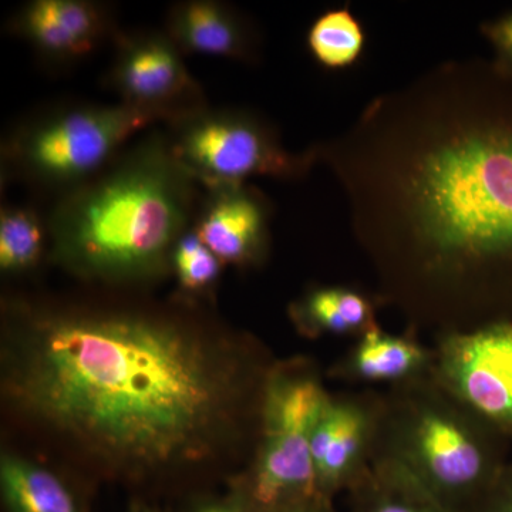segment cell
<instances>
[{
    "label": "cell",
    "instance_id": "9",
    "mask_svg": "<svg viewBox=\"0 0 512 512\" xmlns=\"http://www.w3.org/2000/svg\"><path fill=\"white\" fill-rule=\"evenodd\" d=\"M109 86L120 103L167 123L205 106L200 84L167 33L117 36Z\"/></svg>",
    "mask_w": 512,
    "mask_h": 512
},
{
    "label": "cell",
    "instance_id": "19",
    "mask_svg": "<svg viewBox=\"0 0 512 512\" xmlns=\"http://www.w3.org/2000/svg\"><path fill=\"white\" fill-rule=\"evenodd\" d=\"M49 255L46 221L29 208H3L0 214V271L28 274Z\"/></svg>",
    "mask_w": 512,
    "mask_h": 512
},
{
    "label": "cell",
    "instance_id": "15",
    "mask_svg": "<svg viewBox=\"0 0 512 512\" xmlns=\"http://www.w3.org/2000/svg\"><path fill=\"white\" fill-rule=\"evenodd\" d=\"M376 299L350 286H315L289 303L293 328L308 339L362 336L376 319Z\"/></svg>",
    "mask_w": 512,
    "mask_h": 512
},
{
    "label": "cell",
    "instance_id": "5",
    "mask_svg": "<svg viewBox=\"0 0 512 512\" xmlns=\"http://www.w3.org/2000/svg\"><path fill=\"white\" fill-rule=\"evenodd\" d=\"M329 396L315 360H275L266 377L254 454L231 480L252 512L281 511L319 497L312 437Z\"/></svg>",
    "mask_w": 512,
    "mask_h": 512
},
{
    "label": "cell",
    "instance_id": "12",
    "mask_svg": "<svg viewBox=\"0 0 512 512\" xmlns=\"http://www.w3.org/2000/svg\"><path fill=\"white\" fill-rule=\"evenodd\" d=\"M12 29L46 62L66 64L93 53L113 26L106 6L90 0H32Z\"/></svg>",
    "mask_w": 512,
    "mask_h": 512
},
{
    "label": "cell",
    "instance_id": "1",
    "mask_svg": "<svg viewBox=\"0 0 512 512\" xmlns=\"http://www.w3.org/2000/svg\"><path fill=\"white\" fill-rule=\"evenodd\" d=\"M274 362L184 295L3 302V406L106 480L154 484L249 464Z\"/></svg>",
    "mask_w": 512,
    "mask_h": 512
},
{
    "label": "cell",
    "instance_id": "13",
    "mask_svg": "<svg viewBox=\"0 0 512 512\" xmlns=\"http://www.w3.org/2000/svg\"><path fill=\"white\" fill-rule=\"evenodd\" d=\"M434 349L427 348L414 335H394L373 326L336 362L328 376L352 386L387 384L397 386L431 376Z\"/></svg>",
    "mask_w": 512,
    "mask_h": 512
},
{
    "label": "cell",
    "instance_id": "14",
    "mask_svg": "<svg viewBox=\"0 0 512 512\" xmlns=\"http://www.w3.org/2000/svg\"><path fill=\"white\" fill-rule=\"evenodd\" d=\"M165 33L183 55L224 57L255 63L259 39L244 16L215 0H185L170 9Z\"/></svg>",
    "mask_w": 512,
    "mask_h": 512
},
{
    "label": "cell",
    "instance_id": "17",
    "mask_svg": "<svg viewBox=\"0 0 512 512\" xmlns=\"http://www.w3.org/2000/svg\"><path fill=\"white\" fill-rule=\"evenodd\" d=\"M348 512H450L389 461L373 460L346 493Z\"/></svg>",
    "mask_w": 512,
    "mask_h": 512
},
{
    "label": "cell",
    "instance_id": "21",
    "mask_svg": "<svg viewBox=\"0 0 512 512\" xmlns=\"http://www.w3.org/2000/svg\"><path fill=\"white\" fill-rule=\"evenodd\" d=\"M480 32L493 47L495 66L512 77V10L481 23Z\"/></svg>",
    "mask_w": 512,
    "mask_h": 512
},
{
    "label": "cell",
    "instance_id": "6",
    "mask_svg": "<svg viewBox=\"0 0 512 512\" xmlns=\"http://www.w3.org/2000/svg\"><path fill=\"white\" fill-rule=\"evenodd\" d=\"M156 121L123 103L67 107L19 127L3 158L29 183L67 192L99 174L134 134Z\"/></svg>",
    "mask_w": 512,
    "mask_h": 512
},
{
    "label": "cell",
    "instance_id": "4",
    "mask_svg": "<svg viewBox=\"0 0 512 512\" xmlns=\"http://www.w3.org/2000/svg\"><path fill=\"white\" fill-rule=\"evenodd\" d=\"M500 431L433 377L389 387L376 453L450 512H470L508 463Z\"/></svg>",
    "mask_w": 512,
    "mask_h": 512
},
{
    "label": "cell",
    "instance_id": "18",
    "mask_svg": "<svg viewBox=\"0 0 512 512\" xmlns=\"http://www.w3.org/2000/svg\"><path fill=\"white\" fill-rule=\"evenodd\" d=\"M365 46V29L348 6L323 13L308 32L309 52L329 70L349 69L359 62Z\"/></svg>",
    "mask_w": 512,
    "mask_h": 512
},
{
    "label": "cell",
    "instance_id": "24",
    "mask_svg": "<svg viewBox=\"0 0 512 512\" xmlns=\"http://www.w3.org/2000/svg\"><path fill=\"white\" fill-rule=\"evenodd\" d=\"M276 512H336V510L335 504L318 497L313 498L311 501H306V503L292 505V507Z\"/></svg>",
    "mask_w": 512,
    "mask_h": 512
},
{
    "label": "cell",
    "instance_id": "7",
    "mask_svg": "<svg viewBox=\"0 0 512 512\" xmlns=\"http://www.w3.org/2000/svg\"><path fill=\"white\" fill-rule=\"evenodd\" d=\"M165 134L175 158L205 190L254 177L302 180L318 165L312 147L291 153L274 128L245 110L204 106L170 121Z\"/></svg>",
    "mask_w": 512,
    "mask_h": 512
},
{
    "label": "cell",
    "instance_id": "3",
    "mask_svg": "<svg viewBox=\"0 0 512 512\" xmlns=\"http://www.w3.org/2000/svg\"><path fill=\"white\" fill-rule=\"evenodd\" d=\"M198 188L167 134H148L64 192L46 220L50 259L87 284H154L173 274L175 245L197 217Z\"/></svg>",
    "mask_w": 512,
    "mask_h": 512
},
{
    "label": "cell",
    "instance_id": "11",
    "mask_svg": "<svg viewBox=\"0 0 512 512\" xmlns=\"http://www.w3.org/2000/svg\"><path fill=\"white\" fill-rule=\"evenodd\" d=\"M192 231L224 265L254 268L269 252V202L247 184L207 188Z\"/></svg>",
    "mask_w": 512,
    "mask_h": 512
},
{
    "label": "cell",
    "instance_id": "2",
    "mask_svg": "<svg viewBox=\"0 0 512 512\" xmlns=\"http://www.w3.org/2000/svg\"><path fill=\"white\" fill-rule=\"evenodd\" d=\"M384 302L446 330L512 322V77L451 60L313 144Z\"/></svg>",
    "mask_w": 512,
    "mask_h": 512
},
{
    "label": "cell",
    "instance_id": "22",
    "mask_svg": "<svg viewBox=\"0 0 512 512\" xmlns=\"http://www.w3.org/2000/svg\"><path fill=\"white\" fill-rule=\"evenodd\" d=\"M470 512H512V461L505 464L490 490Z\"/></svg>",
    "mask_w": 512,
    "mask_h": 512
},
{
    "label": "cell",
    "instance_id": "20",
    "mask_svg": "<svg viewBox=\"0 0 512 512\" xmlns=\"http://www.w3.org/2000/svg\"><path fill=\"white\" fill-rule=\"evenodd\" d=\"M222 264L192 228L175 245L171 269L187 298L208 295L220 279Z\"/></svg>",
    "mask_w": 512,
    "mask_h": 512
},
{
    "label": "cell",
    "instance_id": "25",
    "mask_svg": "<svg viewBox=\"0 0 512 512\" xmlns=\"http://www.w3.org/2000/svg\"><path fill=\"white\" fill-rule=\"evenodd\" d=\"M128 512H163L157 510V508L151 507V505H147L144 503H136L131 505L130 511Z\"/></svg>",
    "mask_w": 512,
    "mask_h": 512
},
{
    "label": "cell",
    "instance_id": "16",
    "mask_svg": "<svg viewBox=\"0 0 512 512\" xmlns=\"http://www.w3.org/2000/svg\"><path fill=\"white\" fill-rule=\"evenodd\" d=\"M0 491L6 512H84L59 474L12 450L0 458Z\"/></svg>",
    "mask_w": 512,
    "mask_h": 512
},
{
    "label": "cell",
    "instance_id": "10",
    "mask_svg": "<svg viewBox=\"0 0 512 512\" xmlns=\"http://www.w3.org/2000/svg\"><path fill=\"white\" fill-rule=\"evenodd\" d=\"M384 392L330 393L312 437V464L319 497L333 503L372 466L382 423Z\"/></svg>",
    "mask_w": 512,
    "mask_h": 512
},
{
    "label": "cell",
    "instance_id": "8",
    "mask_svg": "<svg viewBox=\"0 0 512 512\" xmlns=\"http://www.w3.org/2000/svg\"><path fill=\"white\" fill-rule=\"evenodd\" d=\"M434 382L512 443V322L446 330L434 348Z\"/></svg>",
    "mask_w": 512,
    "mask_h": 512
},
{
    "label": "cell",
    "instance_id": "23",
    "mask_svg": "<svg viewBox=\"0 0 512 512\" xmlns=\"http://www.w3.org/2000/svg\"><path fill=\"white\" fill-rule=\"evenodd\" d=\"M185 512H252L244 495L235 485L224 495H201L188 505Z\"/></svg>",
    "mask_w": 512,
    "mask_h": 512
}]
</instances>
